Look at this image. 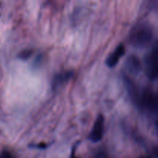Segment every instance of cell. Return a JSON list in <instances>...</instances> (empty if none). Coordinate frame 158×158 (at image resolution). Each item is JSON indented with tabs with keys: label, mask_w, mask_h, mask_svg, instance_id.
I'll return each instance as SVG.
<instances>
[{
	"label": "cell",
	"mask_w": 158,
	"mask_h": 158,
	"mask_svg": "<svg viewBox=\"0 0 158 158\" xmlns=\"http://www.w3.org/2000/svg\"><path fill=\"white\" fill-rule=\"evenodd\" d=\"M153 38V32L148 24L140 23L132 29L129 35V43L136 48L148 46Z\"/></svg>",
	"instance_id": "obj_1"
},
{
	"label": "cell",
	"mask_w": 158,
	"mask_h": 158,
	"mask_svg": "<svg viewBox=\"0 0 158 158\" xmlns=\"http://www.w3.org/2000/svg\"><path fill=\"white\" fill-rule=\"evenodd\" d=\"M145 72L151 80H158V40L144 57Z\"/></svg>",
	"instance_id": "obj_2"
},
{
	"label": "cell",
	"mask_w": 158,
	"mask_h": 158,
	"mask_svg": "<svg viewBox=\"0 0 158 158\" xmlns=\"http://www.w3.org/2000/svg\"><path fill=\"white\" fill-rule=\"evenodd\" d=\"M139 106L158 116V94H153L149 89L143 90L141 94Z\"/></svg>",
	"instance_id": "obj_3"
},
{
	"label": "cell",
	"mask_w": 158,
	"mask_h": 158,
	"mask_svg": "<svg viewBox=\"0 0 158 158\" xmlns=\"http://www.w3.org/2000/svg\"><path fill=\"white\" fill-rule=\"evenodd\" d=\"M123 82L127 93L131 101L137 106H140L141 94L140 93V90H139L138 87L137 86L135 82L132 79L130 78L127 75H125V74L123 75Z\"/></svg>",
	"instance_id": "obj_4"
},
{
	"label": "cell",
	"mask_w": 158,
	"mask_h": 158,
	"mask_svg": "<svg viewBox=\"0 0 158 158\" xmlns=\"http://www.w3.org/2000/svg\"><path fill=\"white\" fill-rule=\"evenodd\" d=\"M104 133V117L102 114L97 117L89 134V140L93 143H97L103 138Z\"/></svg>",
	"instance_id": "obj_5"
},
{
	"label": "cell",
	"mask_w": 158,
	"mask_h": 158,
	"mask_svg": "<svg viewBox=\"0 0 158 158\" xmlns=\"http://www.w3.org/2000/svg\"><path fill=\"white\" fill-rule=\"evenodd\" d=\"M74 75L73 71L66 70L56 73L52 80V90H56L63 85L66 84L69 80L73 78Z\"/></svg>",
	"instance_id": "obj_6"
},
{
	"label": "cell",
	"mask_w": 158,
	"mask_h": 158,
	"mask_svg": "<svg viewBox=\"0 0 158 158\" xmlns=\"http://www.w3.org/2000/svg\"><path fill=\"white\" fill-rule=\"evenodd\" d=\"M125 47L123 44H120L117 47L111 52L106 60V65L109 68L115 67L116 65L119 63L121 57L125 54Z\"/></svg>",
	"instance_id": "obj_7"
},
{
	"label": "cell",
	"mask_w": 158,
	"mask_h": 158,
	"mask_svg": "<svg viewBox=\"0 0 158 158\" xmlns=\"http://www.w3.org/2000/svg\"><path fill=\"white\" fill-rule=\"evenodd\" d=\"M125 67L127 70L132 75H137L142 69V64L140 59L134 55L127 57L125 63Z\"/></svg>",
	"instance_id": "obj_8"
},
{
	"label": "cell",
	"mask_w": 158,
	"mask_h": 158,
	"mask_svg": "<svg viewBox=\"0 0 158 158\" xmlns=\"http://www.w3.org/2000/svg\"><path fill=\"white\" fill-rule=\"evenodd\" d=\"M32 52H33V51L32 49H24V50L19 52V58L23 60H26L31 56Z\"/></svg>",
	"instance_id": "obj_9"
},
{
	"label": "cell",
	"mask_w": 158,
	"mask_h": 158,
	"mask_svg": "<svg viewBox=\"0 0 158 158\" xmlns=\"http://www.w3.org/2000/svg\"><path fill=\"white\" fill-rule=\"evenodd\" d=\"M1 158H13V156L12 155V154L9 151L4 150V151H2Z\"/></svg>",
	"instance_id": "obj_10"
},
{
	"label": "cell",
	"mask_w": 158,
	"mask_h": 158,
	"mask_svg": "<svg viewBox=\"0 0 158 158\" xmlns=\"http://www.w3.org/2000/svg\"><path fill=\"white\" fill-rule=\"evenodd\" d=\"M32 148H41V149H43V148H46V145L45 144V143H40V144H38V145H32Z\"/></svg>",
	"instance_id": "obj_11"
},
{
	"label": "cell",
	"mask_w": 158,
	"mask_h": 158,
	"mask_svg": "<svg viewBox=\"0 0 158 158\" xmlns=\"http://www.w3.org/2000/svg\"><path fill=\"white\" fill-rule=\"evenodd\" d=\"M153 154H154V158H158V146L154 147L153 149Z\"/></svg>",
	"instance_id": "obj_12"
},
{
	"label": "cell",
	"mask_w": 158,
	"mask_h": 158,
	"mask_svg": "<svg viewBox=\"0 0 158 158\" xmlns=\"http://www.w3.org/2000/svg\"><path fill=\"white\" fill-rule=\"evenodd\" d=\"M96 158H110L109 157H108L106 154H103V153H101V154H99L96 157Z\"/></svg>",
	"instance_id": "obj_13"
},
{
	"label": "cell",
	"mask_w": 158,
	"mask_h": 158,
	"mask_svg": "<svg viewBox=\"0 0 158 158\" xmlns=\"http://www.w3.org/2000/svg\"><path fill=\"white\" fill-rule=\"evenodd\" d=\"M75 150H76V146H74L73 149L72 151V154H71V156H70V158H78L76 157V154H75Z\"/></svg>",
	"instance_id": "obj_14"
},
{
	"label": "cell",
	"mask_w": 158,
	"mask_h": 158,
	"mask_svg": "<svg viewBox=\"0 0 158 158\" xmlns=\"http://www.w3.org/2000/svg\"><path fill=\"white\" fill-rule=\"evenodd\" d=\"M156 127H157V134H158V120L156 122Z\"/></svg>",
	"instance_id": "obj_15"
},
{
	"label": "cell",
	"mask_w": 158,
	"mask_h": 158,
	"mask_svg": "<svg viewBox=\"0 0 158 158\" xmlns=\"http://www.w3.org/2000/svg\"><path fill=\"white\" fill-rule=\"evenodd\" d=\"M140 158H151V157H140Z\"/></svg>",
	"instance_id": "obj_16"
}]
</instances>
